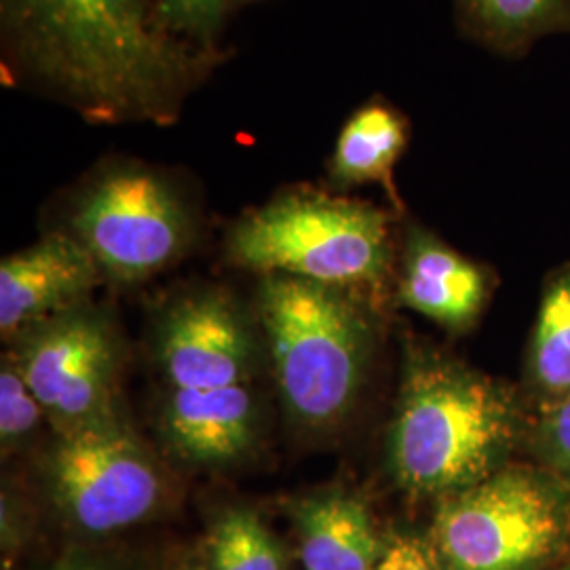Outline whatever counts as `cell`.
<instances>
[{"label": "cell", "instance_id": "6da1fadb", "mask_svg": "<svg viewBox=\"0 0 570 570\" xmlns=\"http://www.w3.org/2000/svg\"><path fill=\"white\" fill-rule=\"evenodd\" d=\"M2 18L21 68L91 122H174L212 63L157 0H2Z\"/></svg>", "mask_w": 570, "mask_h": 570}, {"label": "cell", "instance_id": "7a4b0ae2", "mask_svg": "<svg viewBox=\"0 0 570 570\" xmlns=\"http://www.w3.org/2000/svg\"><path fill=\"white\" fill-rule=\"evenodd\" d=\"M530 435L515 389L435 351H412L387 438L391 478L440 501L511 465Z\"/></svg>", "mask_w": 570, "mask_h": 570}, {"label": "cell", "instance_id": "3957f363", "mask_svg": "<svg viewBox=\"0 0 570 570\" xmlns=\"http://www.w3.org/2000/svg\"><path fill=\"white\" fill-rule=\"evenodd\" d=\"M275 381L289 416L308 429L338 425L355 404L372 324L343 287L266 275L258 294Z\"/></svg>", "mask_w": 570, "mask_h": 570}, {"label": "cell", "instance_id": "277c9868", "mask_svg": "<svg viewBox=\"0 0 570 570\" xmlns=\"http://www.w3.org/2000/svg\"><path fill=\"white\" fill-rule=\"evenodd\" d=\"M228 256L266 275L336 287L381 285L391 268L387 214L324 193H289L233 226Z\"/></svg>", "mask_w": 570, "mask_h": 570}, {"label": "cell", "instance_id": "5b68a950", "mask_svg": "<svg viewBox=\"0 0 570 570\" xmlns=\"http://www.w3.org/2000/svg\"><path fill=\"white\" fill-rule=\"evenodd\" d=\"M569 530V484L548 469L508 465L440 501L431 548L444 570H541Z\"/></svg>", "mask_w": 570, "mask_h": 570}, {"label": "cell", "instance_id": "8992f818", "mask_svg": "<svg viewBox=\"0 0 570 570\" xmlns=\"http://www.w3.org/2000/svg\"><path fill=\"white\" fill-rule=\"evenodd\" d=\"M47 484L58 510L91 534L142 522L164 497L153 456L117 414L58 433Z\"/></svg>", "mask_w": 570, "mask_h": 570}, {"label": "cell", "instance_id": "52a82bcc", "mask_svg": "<svg viewBox=\"0 0 570 570\" xmlns=\"http://www.w3.org/2000/svg\"><path fill=\"white\" fill-rule=\"evenodd\" d=\"M72 226L102 273L121 282L171 265L190 237L183 199L144 167H117L100 176L82 193Z\"/></svg>", "mask_w": 570, "mask_h": 570}, {"label": "cell", "instance_id": "ba28073f", "mask_svg": "<svg viewBox=\"0 0 570 570\" xmlns=\"http://www.w3.org/2000/svg\"><path fill=\"white\" fill-rule=\"evenodd\" d=\"M13 357L58 433L117 414V343L96 313L77 306L26 330Z\"/></svg>", "mask_w": 570, "mask_h": 570}, {"label": "cell", "instance_id": "9c48e42d", "mask_svg": "<svg viewBox=\"0 0 570 570\" xmlns=\"http://www.w3.org/2000/svg\"><path fill=\"white\" fill-rule=\"evenodd\" d=\"M157 357L171 389L245 385L252 336L223 294L186 296L169 308L159 330Z\"/></svg>", "mask_w": 570, "mask_h": 570}, {"label": "cell", "instance_id": "30bf717a", "mask_svg": "<svg viewBox=\"0 0 570 570\" xmlns=\"http://www.w3.org/2000/svg\"><path fill=\"white\" fill-rule=\"evenodd\" d=\"M102 268L89 249L68 235H51L11 254L0 265L2 336L23 334L70 308L100 282Z\"/></svg>", "mask_w": 570, "mask_h": 570}, {"label": "cell", "instance_id": "8fae6325", "mask_svg": "<svg viewBox=\"0 0 570 570\" xmlns=\"http://www.w3.org/2000/svg\"><path fill=\"white\" fill-rule=\"evenodd\" d=\"M258 410L252 389H171L161 410L167 444L195 465H226L256 438Z\"/></svg>", "mask_w": 570, "mask_h": 570}, {"label": "cell", "instance_id": "7c38bea8", "mask_svg": "<svg viewBox=\"0 0 570 570\" xmlns=\"http://www.w3.org/2000/svg\"><path fill=\"white\" fill-rule=\"evenodd\" d=\"M489 273L423 228H410L400 303L440 326L465 330L489 298Z\"/></svg>", "mask_w": 570, "mask_h": 570}, {"label": "cell", "instance_id": "4fadbf2b", "mask_svg": "<svg viewBox=\"0 0 570 570\" xmlns=\"http://www.w3.org/2000/svg\"><path fill=\"white\" fill-rule=\"evenodd\" d=\"M306 570H376L387 543L366 503L348 492H322L292 508Z\"/></svg>", "mask_w": 570, "mask_h": 570}, {"label": "cell", "instance_id": "5bb4252c", "mask_svg": "<svg viewBox=\"0 0 570 570\" xmlns=\"http://www.w3.org/2000/svg\"><path fill=\"white\" fill-rule=\"evenodd\" d=\"M406 117L385 102H370L346 121L332 155L330 174L338 184H381L400 204L393 169L406 150Z\"/></svg>", "mask_w": 570, "mask_h": 570}, {"label": "cell", "instance_id": "9a60e30c", "mask_svg": "<svg viewBox=\"0 0 570 570\" xmlns=\"http://www.w3.org/2000/svg\"><path fill=\"white\" fill-rule=\"evenodd\" d=\"M469 32L492 51L520 58L553 35H570V0H456Z\"/></svg>", "mask_w": 570, "mask_h": 570}, {"label": "cell", "instance_id": "2e32d148", "mask_svg": "<svg viewBox=\"0 0 570 570\" xmlns=\"http://www.w3.org/2000/svg\"><path fill=\"white\" fill-rule=\"evenodd\" d=\"M529 381L539 407L570 393V265L543 287L529 348Z\"/></svg>", "mask_w": 570, "mask_h": 570}, {"label": "cell", "instance_id": "e0dca14e", "mask_svg": "<svg viewBox=\"0 0 570 570\" xmlns=\"http://www.w3.org/2000/svg\"><path fill=\"white\" fill-rule=\"evenodd\" d=\"M209 570H284V556L265 524L249 511H228L207 543Z\"/></svg>", "mask_w": 570, "mask_h": 570}, {"label": "cell", "instance_id": "ac0fdd59", "mask_svg": "<svg viewBox=\"0 0 570 570\" xmlns=\"http://www.w3.org/2000/svg\"><path fill=\"white\" fill-rule=\"evenodd\" d=\"M45 416L39 397L26 383L13 353L0 367V442L2 450L18 449L41 423Z\"/></svg>", "mask_w": 570, "mask_h": 570}, {"label": "cell", "instance_id": "d6986e66", "mask_svg": "<svg viewBox=\"0 0 570 570\" xmlns=\"http://www.w3.org/2000/svg\"><path fill=\"white\" fill-rule=\"evenodd\" d=\"M529 438L543 469L570 487V393L539 407Z\"/></svg>", "mask_w": 570, "mask_h": 570}, {"label": "cell", "instance_id": "ffe728a7", "mask_svg": "<svg viewBox=\"0 0 570 570\" xmlns=\"http://www.w3.org/2000/svg\"><path fill=\"white\" fill-rule=\"evenodd\" d=\"M233 0H157V11L174 35L207 39Z\"/></svg>", "mask_w": 570, "mask_h": 570}, {"label": "cell", "instance_id": "44dd1931", "mask_svg": "<svg viewBox=\"0 0 570 570\" xmlns=\"http://www.w3.org/2000/svg\"><path fill=\"white\" fill-rule=\"evenodd\" d=\"M376 570H444L435 551L412 537H395L385 548Z\"/></svg>", "mask_w": 570, "mask_h": 570}, {"label": "cell", "instance_id": "7402d4cb", "mask_svg": "<svg viewBox=\"0 0 570 570\" xmlns=\"http://www.w3.org/2000/svg\"><path fill=\"white\" fill-rule=\"evenodd\" d=\"M53 570H112L108 564H104L102 560L85 556L81 551L70 553L61 560L60 564Z\"/></svg>", "mask_w": 570, "mask_h": 570}, {"label": "cell", "instance_id": "603a6c76", "mask_svg": "<svg viewBox=\"0 0 570 570\" xmlns=\"http://www.w3.org/2000/svg\"><path fill=\"white\" fill-rule=\"evenodd\" d=\"M564 570H570V567H569V569H564Z\"/></svg>", "mask_w": 570, "mask_h": 570}]
</instances>
